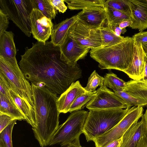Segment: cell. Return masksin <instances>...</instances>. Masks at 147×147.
Here are the masks:
<instances>
[{"mask_svg":"<svg viewBox=\"0 0 147 147\" xmlns=\"http://www.w3.org/2000/svg\"><path fill=\"white\" fill-rule=\"evenodd\" d=\"M25 50L19 64L31 84L61 95L82 76L79 65L71 66L61 60L59 46L51 41H37Z\"/></svg>","mask_w":147,"mask_h":147,"instance_id":"cell-1","label":"cell"},{"mask_svg":"<svg viewBox=\"0 0 147 147\" xmlns=\"http://www.w3.org/2000/svg\"><path fill=\"white\" fill-rule=\"evenodd\" d=\"M36 126L32 129L41 147L49 146L59 126L57 95L44 87L31 84Z\"/></svg>","mask_w":147,"mask_h":147,"instance_id":"cell-2","label":"cell"},{"mask_svg":"<svg viewBox=\"0 0 147 147\" xmlns=\"http://www.w3.org/2000/svg\"><path fill=\"white\" fill-rule=\"evenodd\" d=\"M134 40L127 36L117 44L107 47L91 49L90 57L98 63L101 69H115L123 71L128 67L132 59Z\"/></svg>","mask_w":147,"mask_h":147,"instance_id":"cell-3","label":"cell"},{"mask_svg":"<svg viewBox=\"0 0 147 147\" xmlns=\"http://www.w3.org/2000/svg\"><path fill=\"white\" fill-rule=\"evenodd\" d=\"M131 108L89 111L83 129L87 142L92 141L111 129L122 120Z\"/></svg>","mask_w":147,"mask_h":147,"instance_id":"cell-4","label":"cell"},{"mask_svg":"<svg viewBox=\"0 0 147 147\" xmlns=\"http://www.w3.org/2000/svg\"><path fill=\"white\" fill-rule=\"evenodd\" d=\"M88 112L81 110L72 112L66 121L59 125L49 144H59L62 147H80V137L83 129Z\"/></svg>","mask_w":147,"mask_h":147,"instance_id":"cell-5","label":"cell"},{"mask_svg":"<svg viewBox=\"0 0 147 147\" xmlns=\"http://www.w3.org/2000/svg\"><path fill=\"white\" fill-rule=\"evenodd\" d=\"M0 74L7 82L10 89L34 107L31 84L25 78L17 61H12L0 56Z\"/></svg>","mask_w":147,"mask_h":147,"instance_id":"cell-6","label":"cell"},{"mask_svg":"<svg viewBox=\"0 0 147 147\" xmlns=\"http://www.w3.org/2000/svg\"><path fill=\"white\" fill-rule=\"evenodd\" d=\"M0 6L9 19L30 37L32 33L30 15L33 9L30 0H0Z\"/></svg>","mask_w":147,"mask_h":147,"instance_id":"cell-7","label":"cell"},{"mask_svg":"<svg viewBox=\"0 0 147 147\" xmlns=\"http://www.w3.org/2000/svg\"><path fill=\"white\" fill-rule=\"evenodd\" d=\"M144 110L142 107L134 106L131 107L114 127L93 140L96 147H105L113 142L121 138L131 125L142 117Z\"/></svg>","mask_w":147,"mask_h":147,"instance_id":"cell-8","label":"cell"},{"mask_svg":"<svg viewBox=\"0 0 147 147\" xmlns=\"http://www.w3.org/2000/svg\"><path fill=\"white\" fill-rule=\"evenodd\" d=\"M100 28L88 25L78 19L69 28L68 35L84 47L91 49L101 47Z\"/></svg>","mask_w":147,"mask_h":147,"instance_id":"cell-9","label":"cell"},{"mask_svg":"<svg viewBox=\"0 0 147 147\" xmlns=\"http://www.w3.org/2000/svg\"><path fill=\"white\" fill-rule=\"evenodd\" d=\"M86 106L89 111L115 110L131 107L103 85L97 90L96 94Z\"/></svg>","mask_w":147,"mask_h":147,"instance_id":"cell-10","label":"cell"},{"mask_svg":"<svg viewBox=\"0 0 147 147\" xmlns=\"http://www.w3.org/2000/svg\"><path fill=\"white\" fill-rule=\"evenodd\" d=\"M30 19L33 37L38 42H46L51 36L53 27L51 20L35 8L32 9Z\"/></svg>","mask_w":147,"mask_h":147,"instance_id":"cell-11","label":"cell"},{"mask_svg":"<svg viewBox=\"0 0 147 147\" xmlns=\"http://www.w3.org/2000/svg\"><path fill=\"white\" fill-rule=\"evenodd\" d=\"M59 47L61 60L73 66L77 64L78 60L84 58L90 49L79 45L68 35L65 42Z\"/></svg>","mask_w":147,"mask_h":147,"instance_id":"cell-12","label":"cell"},{"mask_svg":"<svg viewBox=\"0 0 147 147\" xmlns=\"http://www.w3.org/2000/svg\"><path fill=\"white\" fill-rule=\"evenodd\" d=\"M132 23L129 26L140 32L147 28V0H127Z\"/></svg>","mask_w":147,"mask_h":147,"instance_id":"cell-13","label":"cell"},{"mask_svg":"<svg viewBox=\"0 0 147 147\" xmlns=\"http://www.w3.org/2000/svg\"><path fill=\"white\" fill-rule=\"evenodd\" d=\"M146 55L142 43L134 40L132 59L127 68L123 72L133 80H139L143 78Z\"/></svg>","mask_w":147,"mask_h":147,"instance_id":"cell-14","label":"cell"},{"mask_svg":"<svg viewBox=\"0 0 147 147\" xmlns=\"http://www.w3.org/2000/svg\"><path fill=\"white\" fill-rule=\"evenodd\" d=\"M88 92L79 81L73 83L58 98L57 103L59 113L68 112L71 105L76 99L82 94Z\"/></svg>","mask_w":147,"mask_h":147,"instance_id":"cell-15","label":"cell"},{"mask_svg":"<svg viewBox=\"0 0 147 147\" xmlns=\"http://www.w3.org/2000/svg\"><path fill=\"white\" fill-rule=\"evenodd\" d=\"M78 14L67 18L53 26L51 36V42L60 46L65 42L69 30L78 19Z\"/></svg>","mask_w":147,"mask_h":147,"instance_id":"cell-16","label":"cell"},{"mask_svg":"<svg viewBox=\"0 0 147 147\" xmlns=\"http://www.w3.org/2000/svg\"><path fill=\"white\" fill-rule=\"evenodd\" d=\"M78 14L79 19L90 25L101 27L107 23L105 11L103 8L83 10Z\"/></svg>","mask_w":147,"mask_h":147,"instance_id":"cell-17","label":"cell"},{"mask_svg":"<svg viewBox=\"0 0 147 147\" xmlns=\"http://www.w3.org/2000/svg\"><path fill=\"white\" fill-rule=\"evenodd\" d=\"M144 131L142 120L135 122L123 135L119 147H137Z\"/></svg>","mask_w":147,"mask_h":147,"instance_id":"cell-18","label":"cell"},{"mask_svg":"<svg viewBox=\"0 0 147 147\" xmlns=\"http://www.w3.org/2000/svg\"><path fill=\"white\" fill-rule=\"evenodd\" d=\"M11 31H5L0 36V56L7 59L16 58L17 50Z\"/></svg>","mask_w":147,"mask_h":147,"instance_id":"cell-19","label":"cell"},{"mask_svg":"<svg viewBox=\"0 0 147 147\" xmlns=\"http://www.w3.org/2000/svg\"><path fill=\"white\" fill-rule=\"evenodd\" d=\"M11 96L16 106L25 117V120L32 127L36 126L34 108L18 96L10 88Z\"/></svg>","mask_w":147,"mask_h":147,"instance_id":"cell-20","label":"cell"},{"mask_svg":"<svg viewBox=\"0 0 147 147\" xmlns=\"http://www.w3.org/2000/svg\"><path fill=\"white\" fill-rule=\"evenodd\" d=\"M123 91L134 97L147 101V82L143 78L126 82Z\"/></svg>","mask_w":147,"mask_h":147,"instance_id":"cell-21","label":"cell"},{"mask_svg":"<svg viewBox=\"0 0 147 147\" xmlns=\"http://www.w3.org/2000/svg\"><path fill=\"white\" fill-rule=\"evenodd\" d=\"M0 114L8 115L18 120H25V117L14 103L9 98L0 94Z\"/></svg>","mask_w":147,"mask_h":147,"instance_id":"cell-22","label":"cell"},{"mask_svg":"<svg viewBox=\"0 0 147 147\" xmlns=\"http://www.w3.org/2000/svg\"><path fill=\"white\" fill-rule=\"evenodd\" d=\"M71 10H82L97 8H104L105 0H64Z\"/></svg>","mask_w":147,"mask_h":147,"instance_id":"cell-23","label":"cell"},{"mask_svg":"<svg viewBox=\"0 0 147 147\" xmlns=\"http://www.w3.org/2000/svg\"><path fill=\"white\" fill-rule=\"evenodd\" d=\"M101 48L112 46L122 41L124 37L117 36L108 26L107 23L100 28Z\"/></svg>","mask_w":147,"mask_h":147,"instance_id":"cell-24","label":"cell"},{"mask_svg":"<svg viewBox=\"0 0 147 147\" xmlns=\"http://www.w3.org/2000/svg\"><path fill=\"white\" fill-rule=\"evenodd\" d=\"M104 8L107 24L108 26L119 25L121 22L126 20H131L130 15L113 9L105 4Z\"/></svg>","mask_w":147,"mask_h":147,"instance_id":"cell-25","label":"cell"},{"mask_svg":"<svg viewBox=\"0 0 147 147\" xmlns=\"http://www.w3.org/2000/svg\"><path fill=\"white\" fill-rule=\"evenodd\" d=\"M30 1L33 9L39 10L51 20L55 18L57 10L52 5L50 0H30Z\"/></svg>","mask_w":147,"mask_h":147,"instance_id":"cell-26","label":"cell"},{"mask_svg":"<svg viewBox=\"0 0 147 147\" xmlns=\"http://www.w3.org/2000/svg\"><path fill=\"white\" fill-rule=\"evenodd\" d=\"M126 83L112 72L107 74L104 76L103 86L112 89L113 91L123 90Z\"/></svg>","mask_w":147,"mask_h":147,"instance_id":"cell-27","label":"cell"},{"mask_svg":"<svg viewBox=\"0 0 147 147\" xmlns=\"http://www.w3.org/2000/svg\"><path fill=\"white\" fill-rule=\"evenodd\" d=\"M96 92L97 90L94 92H88L82 94L72 104L69 112L71 113L80 110L86 106L96 94Z\"/></svg>","mask_w":147,"mask_h":147,"instance_id":"cell-28","label":"cell"},{"mask_svg":"<svg viewBox=\"0 0 147 147\" xmlns=\"http://www.w3.org/2000/svg\"><path fill=\"white\" fill-rule=\"evenodd\" d=\"M17 120L16 119L13 120L0 133V147H13L12 133Z\"/></svg>","mask_w":147,"mask_h":147,"instance_id":"cell-29","label":"cell"},{"mask_svg":"<svg viewBox=\"0 0 147 147\" xmlns=\"http://www.w3.org/2000/svg\"><path fill=\"white\" fill-rule=\"evenodd\" d=\"M115 93L124 102L131 107L133 106L147 107V101L134 97L124 91H114Z\"/></svg>","mask_w":147,"mask_h":147,"instance_id":"cell-30","label":"cell"},{"mask_svg":"<svg viewBox=\"0 0 147 147\" xmlns=\"http://www.w3.org/2000/svg\"><path fill=\"white\" fill-rule=\"evenodd\" d=\"M104 78L99 75L94 70L90 75L85 90L88 92H93L96 91V89L98 86L100 87L103 85Z\"/></svg>","mask_w":147,"mask_h":147,"instance_id":"cell-31","label":"cell"},{"mask_svg":"<svg viewBox=\"0 0 147 147\" xmlns=\"http://www.w3.org/2000/svg\"><path fill=\"white\" fill-rule=\"evenodd\" d=\"M105 4L110 7L131 16L127 0H108L106 1Z\"/></svg>","mask_w":147,"mask_h":147,"instance_id":"cell-32","label":"cell"},{"mask_svg":"<svg viewBox=\"0 0 147 147\" xmlns=\"http://www.w3.org/2000/svg\"><path fill=\"white\" fill-rule=\"evenodd\" d=\"M145 113L141 117L144 128L143 136L137 147H147V107Z\"/></svg>","mask_w":147,"mask_h":147,"instance_id":"cell-33","label":"cell"},{"mask_svg":"<svg viewBox=\"0 0 147 147\" xmlns=\"http://www.w3.org/2000/svg\"><path fill=\"white\" fill-rule=\"evenodd\" d=\"M10 87L3 76L0 74V94L5 97L12 98L10 92Z\"/></svg>","mask_w":147,"mask_h":147,"instance_id":"cell-34","label":"cell"},{"mask_svg":"<svg viewBox=\"0 0 147 147\" xmlns=\"http://www.w3.org/2000/svg\"><path fill=\"white\" fill-rule=\"evenodd\" d=\"M9 18L7 15L0 8V36L8 27Z\"/></svg>","mask_w":147,"mask_h":147,"instance_id":"cell-35","label":"cell"},{"mask_svg":"<svg viewBox=\"0 0 147 147\" xmlns=\"http://www.w3.org/2000/svg\"><path fill=\"white\" fill-rule=\"evenodd\" d=\"M14 119H16L7 115L0 114V133Z\"/></svg>","mask_w":147,"mask_h":147,"instance_id":"cell-36","label":"cell"},{"mask_svg":"<svg viewBox=\"0 0 147 147\" xmlns=\"http://www.w3.org/2000/svg\"><path fill=\"white\" fill-rule=\"evenodd\" d=\"M53 6L59 12L64 13L67 9V7L64 3V0H50Z\"/></svg>","mask_w":147,"mask_h":147,"instance_id":"cell-37","label":"cell"},{"mask_svg":"<svg viewBox=\"0 0 147 147\" xmlns=\"http://www.w3.org/2000/svg\"><path fill=\"white\" fill-rule=\"evenodd\" d=\"M136 41L141 43L147 42V31H141L135 34L132 37Z\"/></svg>","mask_w":147,"mask_h":147,"instance_id":"cell-38","label":"cell"},{"mask_svg":"<svg viewBox=\"0 0 147 147\" xmlns=\"http://www.w3.org/2000/svg\"><path fill=\"white\" fill-rule=\"evenodd\" d=\"M108 26L118 36H121V34H124L127 30L125 28L121 29L119 27V25H114Z\"/></svg>","mask_w":147,"mask_h":147,"instance_id":"cell-39","label":"cell"},{"mask_svg":"<svg viewBox=\"0 0 147 147\" xmlns=\"http://www.w3.org/2000/svg\"><path fill=\"white\" fill-rule=\"evenodd\" d=\"M122 139V137L110 143L105 147H119L121 142Z\"/></svg>","mask_w":147,"mask_h":147,"instance_id":"cell-40","label":"cell"},{"mask_svg":"<svg viewBox=\"0 0 147 147\" xmlns=\"http://www.w3.org/2000/svg\"><path fill=\"white\" fill-rule=\"evenodd\" d=\"M132 23L131 20H126L121 22L119 26L121 29L125 28L127 27L130 26Z\"/></svg>","mask_w":147,"mask_h":147,"instance_id":"cell-41","label":"cell"},{"mask_svg":"<svg viewBox=\"0 0 147 147\" xmlns=\"http://www.w3.org/2000/svg\"><path fill=\"white\" fill-rule=\"evenodd\" d=\"M143 79L144 81L147 82V55H146L145 56L144 74Z\"/></svg>","mask_w":147,"mask_h":147,"instance_id":"cell-42","label":"cell"},{"mask_svg":"<svg viewBox=\"0 0 147 147\" xmlns=\"http://www.w3.org/2000/svg\"><path fill=\"white\" fill-rule=\"evenodd\" d=\"M142 45L144 51L147 55V42L142 43Z\"/></svg>","mask_w":147,"mask_h":147,"instance_id":"cell-43","label":"cell"},{"mask_svg":"<svg viewBox=\"0 0 147 147\" xmlns=\"http://www.w3.org/2000/svg\"><path fill=\"white\" fill-rule=\"evenodd\" d=\"M80 147H82V146H80Z\"/></svg>","mask_w":147,"mask_h":147,"instance_id":"cell-44","label":"cell"},{"mask_svg":"<svg viewBox=\"0 0 147 147\" xmlns=\"http://www.w3.org/2000/svg\"></svg>","mask_w":147,"mask_h":147,"instance_id":"cell-45","label":"cell"}]
</instances>
